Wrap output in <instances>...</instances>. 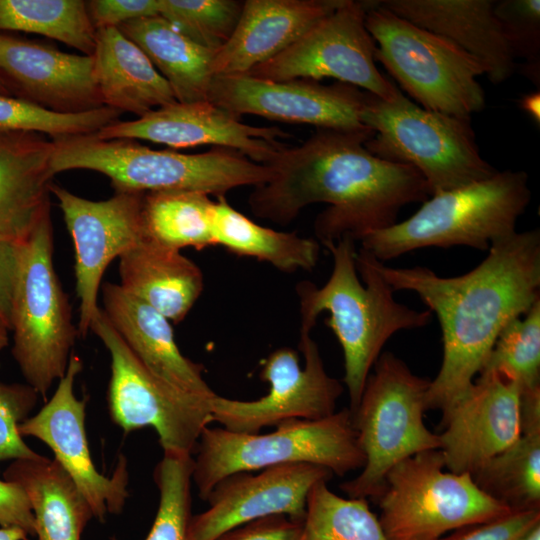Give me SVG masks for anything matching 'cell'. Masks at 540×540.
Listing matches in <instances>:
<instances>
[{"label":"cell","mask_w":540,"mask_h":540,"mask_svg":"<svg viewBox=\"0 0 540 540\" xmlns=\"http://www.w3.org/2000/svg\"><path fill=\"white\" fill-rule=\"evenodd\" d=\"M213 206L214 200L198 191L145 193L142 215L146 240L179 251L216 246Z\"/></svg>","instance_id":"31"},{"label":"cell","mask_w":540,"mask_h":540,"mask_svg":"<svg viewBox=\"0 0 540 540\" xmlns=\"http://www.w3.org/2000/svg\"><path fill=\"white\" fill-rule=\"evenodd\" d=\"M409 22L446 38L473 56L494 84L516 70L492 0H377Z\"/></svg>","instance_id":"24"},{"label":"cell","mask_w":540,"mask_h":540,"mask_svg":"<svg viewBox=\"0 0 540 540\" xmlns=\"http://www.w3.org/2000/svg\"><path fill=\"white\" fill-rule=\"evenodd\" d=\"M53 140L0 130V242L19 245L50 212Z\"/></svg>","instance_id":"25"},{"label":"cell","mask_w":540,"mask_h":540,"mask_svg":"<svg viewBox=\"0 0 540 540\" xmlns=\"http://www.w3.org/2000/svg\"><path fill=\"white\" fill-rule=\"evenodd\" d=\"M117 28L146 54L177 102L207 100L216 51L197 44L159 15L138 18Z\"/></svg>","instance_id":"29"},{"label":"cell","mask_w":540,"mask_h":540,"mask_svg":"<svg viewBox=\"0 0 540 540\" xmlns=\"http://www.w3.org/2000/svg\"><path fill=\"white\" fill-rule=\"evenodd\" d=\"M0 78L11 96L47 110L75 114L104 107L92 55L0 32Z\"/></svg>","instance_id":"21"},{"label":"cell","mask_w":540,"mask_h":540,"mask_svg":"<svg viewBox=\"0 0 540 540\" xmlns=\"http://www.w3.org/2000/svg\"><path fill=\"white\" fill-rule=\"evenodd\" d=\"M163 452L153 474L159 506L145 540H189L194 458L186 453Z\"/></svg>","instance_id":"36"},{"label":"cell","mask_w":540,"mask_h":540,"mask_svg":"<svg viewBox=\"0 0 540 540\" xmlns=\"http://www.w3.org/2000/svg\"><path fill=\"white\" fill-rule=\"evenodd\" d=\"M0 95L11 96L10 92L6 88V86L3 83V81L1 80V78H0Z\"/></svg>","instance_id":"50"},{"label":"cell","mask_w":540,"mask_h":540,"mask_svg":"<svg viewBox=\"0 0 540 540\" xmlns=\"http://www.w3.org/2000/svg\"><path fill=\"white\" fill-rule=\"evenodd\" d=\"M366 9V1L343 0L287 49L246 74L277 81L334 78L385 101L396 99L402 92L376 67Z\"/></svg>","instance_id":"13"},{"label":"cell","mask_w":540,"mask_h":540,"mask_svg":"<svg viewBox=\"0 0 540 540\" xmlns=\"http://www.w3.org/2000/svg\"><path fill=\"white\" fill-rule=\"evenodd\" d=\"M4 480L17 483L25 492L35 521L37 540H81L93 512L71 477L53 458L12 461Z\"/></svg>","instance_id":"28"},{"label":"cell","mask_w":540,"mask_h":540,"mask_svg":"<svg viewBox=\"0 0 540 540\" xmlns=\"http://www.w3.org/2000/svg\"><path fill=\"white\" fill-rule=\"evenodd\" d=\"M530 199L526 172L496 171L486 179L431 195L409 218L364 237L361 248L381 262L427 247L488 251L516 232Z\"/></svg>","instance_id":"5"},{"label":"cell","mask_w":540,"mask_h":540,"mask_svg":"<svg viewBox=\"0 0 540 540\" xmlns=\"http://www.w3.org/2000/svg\"><path fill=\"white\" fill-rule=\"evenodd\" d=\"M38 395L28 384H0V462L38 455L19 432L20 424L35 408Z\"/></svg>","instance_id":"40"},{"label":"cell","mask_w":540,"mask_h":540,"mask_svg":"<svg viewBox=\"0 0 540 540\" xmlns=\"http://www.w3.org/2000/svg\"><path fill=\"white\" fill-rule=\"evenodd\" d=\"M439 449L408 457L392 467L373 500L388 540H439L511 510L485 494L469 473L445 470Z\"/></svg>","instance_id":"11"},{"label":"cell","mask_w":540,"mask_h":540,"mask_svg":"<svg viewBox=\"0 0 540 540\" xmlns=\"http://www.w3.org/2000/svg\"><path fill=\"white\" fill-rule=\"evenodd\" d=\"M100 139L147 140L171 148L214 145L238 151L267 165L285 147L288 136L278 127L244 124L239 117L208 100L175 102L132 121H116L100 129Z\"/></svg>","instance_id":"19"},{"label":"cell","mask_w":540,"mask_h":540,"mask_svg":"<svg viewBox=\"0 0 540 540\" xmlns=\"http://www.w3.org/2000/svg\"><path fill=\"white\" fill-rule=\"evenodd\" d=\"M311 331L300 330L299 349L274 350L264 361L260 378L269 384L268 393L253 401L234 400L215 395L211 400L212 421L241 433H259L293 419L317 420L335 413L343 393L341 382L325 370L318 345Z\"/></svg>","instance_id":"14"},{"label":"cell","mask_w":540,"mask_h":540,"mask_svg":"<svg viewBox=\"0 0 540 540\" xmlns=\"http://www.w3.org/2000/svg\"><path fill=\"white\" fill-rule=\"evenodd\" d=\"M53 143V176L73 169L96 171L110 179L115 192L198 191L220 197L237 187L262 185L272 176L268 165L227 148L183 154L130 139H100L96 133Z\"/></svg>","instance_id":"4"},{"label":"cell","mask_w":540,"mask_h":540,"mask_svg":"<svg viewBox=\"0 0 540 540\" xmlns=\"http://www.w3.org/2000/svg\"><path fill=\"white\" fill-rule=\"evenodd\" d=\"M0 526L18 527L35 536V521L24 490L15 482L0 480Z\"/></svg>","instance_id":"44"},{"label":"cell","mask_w":540,"mask_h":540,"mask_svg":"<svg viewBox=\"0 0 540 540\" xmlns=\"http://www.w3.org/2000/svg\"><path fill=\"white\" fill-rule=\"evenodd\" d=\"M212 223L215 245L282 272L311 271L319 260L320 243L315 238L261 226L234 209L225 196L214 201Z\"/></svg>","instance_id":"30"},{"label":"cell","mask_w":540,"mask_h":540,"mask_svg":"<svg viewBox=\"0 0 540 540\" xmlns=\"http://www.w3.org/2000/svg\"><path fill=\"white\" fill-rule=\"evenodd\" d=\"M75 249V290L80 301L78 335L86 336L100 308L101 280L108 265L146 241L142 192H115L102 201L82 198L51 183Z\"/></svg>","instance_id":"15"},{"label":"cell","mask_w":540,"mask_h":540,"mask_svg":"<svg viewBox=\"0 0 540 540\" xmlns=\"http://www.w3.org/2000/svg\"><path fill=\"white\" fill-rule=\"evenodd\" d=\"M332 475L330 470L308 463L231 474L209 493L208 508L192 516L189 540H216L238 526L276 515L302 522L310 490Z\"/></svg>","instance_id":"18"},{"label":"cell","mask_w":540,"mask_h":540,"mask_svg":"<svg viewBox=\"0 0 540 540\" xmlns=\"http://www.w3.org/2000/svg\"><path fill=\"white\" fill-rule=\"evenodd\" d=\"M92 57L104 106L140 118L177 102L168 82L146 54L117 27L97 29Z\"/></svg>","instance_id":"26"},{"label":"cell","mask_w":540,"mask_h":540,"mask_svg":"<svg viewBox=\"0 0 540 540\" xmlns=\"http://www.w3.org/2000/svg\"><path fill=\"white\" fill-rule=\"evenodd\" d=\"M19 245L0 242V321L10 330L11 303Z\"/></svg>","instance_id":"45"},{"label":"cell","mask_w":540,"mask_h":540,"mask_svg":"<svg viewBox=\"0 0 540 540\" xmlns=\"http://www.w3.org/2000/svg\"><path fill=\"white\" fill-rule=\"evenodd\" d=\"M366 29L380 62L424 109L471 119L485 106L483 66L446 38L366 1Z\"/></svg>","instance_id":"10"},{"label":"cell","mask_w":540,"mask_h":540,"mask_svg":"<svg viewBox=\"0 0 540 540\" xmlns=\"http://www.w3.org/2000/svg\"><path fill=\"white\" fill-rule=\"evenodd\" d=\"M101 290L110 324L154 376L188 394L206 399L216 395L202 376L203 366L181 353L168 319L119 284L106 282Z\"/></svg>","instance_id":"23"},{"label":"cell","mask_w":540,"mask_h":540,"mask_svg":"<svg viewBox=\"0 0 540 540\" xmlns=\"http://www.w3.org/2000/svg\"><path fill=\"white\" fill-rule=\"evenodd\" d=\"M344 237L325 245L333 259L327 282L321 287L299 282L301 328L311 331L319 314L328 312L325 324L337 337L344 357V384L353 413L366 380L386 342L401 330L425 327L432 313L399 303L394 291L378 269V259L356 249Z\"/></svg>","instance_id":"3"},{"label":"cell","mask_w":540,"mask_h":540,"mask_svg":"<svg viewBox=\"0 0 540 540\" xmlns=\"http://www.w3.org/2000/svg\"><path fill=\"white\" fill-rule=\"evenodd\" d=\"M242 5L234 0H159V16L197 44L217 51L232 35Z\"/></svg>","instance_id":"38"},{"label":"cell","mask_w":540,"mask_h":540,"mask_svg":"<svg viewBox=\"0 0 540 540\" xmlns=\"http://www.w3.org/2000/svg\"><path fill=\"white\" fill-rule=\"evenodd\" d=\"M520 108L524 110L539 125L540 123L539 91L524 95L520 100Z\"/></svg>","instance_id":"46"},{"label":"cell","mask_w":540,"mask_h":540,"mask_svg":"<svg viewBox=\"0 0 540 540\" xmlns=\"http://www.w3.org/2000/svg\"><path fill=\"white\" fill-rule=\"evenodd\" d=\"M328 481L309 492L299 540H388L365 498H343Z\"/></svg>","instance_id":"34"},{"label":"cell","mask_w":540,"mask_h":540,"mask_svg":"<svg viewBox=\"0 0 540 540\" xmlns=\"http://www.w3.org/2000/svg\"><path fill=\"white\" fill-rule=\"evenodd\" d=\"M429 385L395 354H380L352 413L365 464L358 476L340 485L349 498L374 499L392 467L440 448L438 434L424 423Z\"/></svg>","instance_id":"8"},{"label":"cell","mask_w":540,"mask_h":540,"mask_svg":"<svg viewBox=\"0 0 540 540\" xmlns=\"http://www.w3.org/2000/svg\"><path fill=\"white\" fill-rule=\"evenodd\" d=\"M195 453L192 481L203 500L218 482L238 472L308 463L344 476L365 464L349 408L322 419L284 421L266 434L207 426Z\"/></svg>","instance_id":"6"},{"label":"cell","mask_w":540,"mask_h":540,"mask_svg":"<svg viewBox=\"0 0 540 540\" xmlns=\"http://www.w3.org/2000/svg\"><path fill=\"white\" fill-rule=\"evenodd\" d=\"M366 92L345 84L323 85L310 79L270 80L248 74L214 76L207 100L239 117L308 124L318 129H370L360 114Z\"/></svg>","instance_id":"16"},{"label":"cell","mask_w":540,"mask_h":540,"mask_svg":"<svg viewBox=\"0 0 540 540\" xmlns=\"http://www.w3.org/2000/svg\"><path fill=\"white\" fill-rule=\"evenodd\" d=\"M8 344V328L0 321V351Z\"/></svg>","instance_id":"48"},{"label":"cell","mask_w":540,"mask_h":540,"mask_svg":"<svg viewBox=\"0 0 540 540\" xmlns=\"http://www.w3.org/2000/svg\"><path fill=\"white\" fill-rule=\"evenodd\" d=\"M378 269L394 292L416 293L439 321L443 359L426 405L444 411L471 386L504 327L540 299V231H516L495 242L481 263L458 276L380 260Z\"/></svg>","instance_id":"2"},{"label":"cell","mask_w":540,"mask_h":540,"mask_svg":"<svg viewBox=\"0 0 540 540\" xmlns=\"http://www.w3.org/2000/svg\"><path fill=\"white\" fill-rule=\"evenodd\" d=\"M121 114L106 106L83 113H56L16 97L0 95V130L35 132L52 140L97 133L118 121Z\"/></svg>","instance_id":"37"},{"label":"cell","mask_w":540,"mask_h":540,"mask_svg":"<svg viewBox=\"0 0 540 540\" xmlns=\"http://www.w3.org/2000/svg\"><path fill=\"white\" fill-rule=\"evenodd\" d=\"M360 118L374 132L365 142L367 150L415 168L431 195L496 172L480 154L471 119L424 109L402 93L385 101L367 92Z\"/></svg>","instance_id":"7"},{"label":"cell","mask_w":540,"mask_h":540,"mask_svg":"<svg viewBox=\"0 0 540 540\" xmlns=\"http://www.w3.org/2000/svg\"><path fill=\"white\" fill-rule=\"evenodd\" d=\"M0 540H30L29 535L18 527H1Z\"/></svg>","instance_id":"47"},{"label":"cell","mask_w":540,"mask_h":540,"mask_svg":"<svg viewBox=\"0 0 540 540\" xmlns=\"http://www.w3.org/2000/svg\"><path fill=\"white\" fill-rule=\"evenodd\" d=\"M82 369V361L72 354L50 400L20 424L19 432L22 437H34L50 448L54 459L87 500L94 518L103 522L108 514L123 511L129 497V475L123 455L111 476L101 474L94 465L85 428L86 400L74 393L75 380Z\"/></svg>","instance_id":"17"},{"label":"cell","mask_w":540,"mask_h":540,"mask_svg":"<svg viewBox=\"0 0 540 540\" xmlns=\"http://www.w3.org/2000/svg\"><path fill=\"white\" fill-rule=\"evenodd\" d=\"M343 0H247L212 61V74H246L292 45Z\"/></svg>","instance_id":"22"},{"label":"cell","mask_w":540,"mask_h":540,"mask_svg":"<svg viewBox=\"0 0 540 540\" xmlns=\"http://www.w3.org/2000/svg\"><path fill=\"white\" fill-rule=\"evenodd\" d=\"M540 523V510L511 511L489 522L456 529L439 540H522Z\"/></svg>","instance_id":"41"},{"label":"cell","mask_w":540,"mask_h":540,"mask_svg":"<svg viewBox=\"0 0 540 540\" xmlns=\"http://www.w3.org/2000/svg\"><path fill=\"white\" fill-rule=\"evenodd\" d=\"M481 373L515 382L520 393L540 390V299L504 327Z\"/></svg>","instance_id":"35"},{"label":"cell","mask_w":540,"mask_h":540,"mask_svg":"<svg viewBox=\"0 0 540 540\" xmlns=\"http://www.w3.org/2000/svg\"><path fill=\"white\" fill-rule=\"evenodd\" d=\"M373 134L318 129L301 145L285 146L267 164L271 178L250 194L251 211L286 225L306 206L326 203L314 222L315 239L323 246L344 237L360 242L392 226L404 206L423 203L431 193L415 168L367 150Z\"/></svg>","instance_id":"1"},{"label":"cell","mask_w":540,"mask_h":540,"mask_svg":"<svg viewBox=\"0 0 540 540\" xmlns=\"http://www.w3.org/2000/svg\"><path fill=\"white\" fill-rule=\"evenodd\" d=\"M522 540H540V523L533 527Z\"/></svg>","instance_id":"49"},{"label":"cell","mask_w":540,"mask_h":540,"mask_svg":"<svg viewBox=\"0 0 540 540\" xmlns=\"http://www.w3.org/2000/svg\"><path fill=\"white\" fill-rule=\"evenodd\" d=\"M471 477L479 489L511 511L540 510V425L522 427L514 443Z\"/></svg>","instance_id":"32"},{"label":"cell","mask_w":540,"mask_h":540,"mask_svg":"<svg viewBox=\"0 0 540 540\" xmlns=\"http://www.w3.org/2000/svg\"><path fill=\"white\" fill-rule=\"evenodd\" d=\"M10 330L12 355L28 385L46 397L66 373L78 330L53 264V225L48 212L19 244Z\"/></svg>","instance_id":"9"},{"label":"cell","mask_w":540,"mask_h":540,"mask_svg":"<svg viewBox=\"0 0 540 540\" xmlns=\"http://www.w3.org/2000/svg\"><path fill=\"white\" fill-rule=\"evenodd\" d=\"M442 414L437 434L445 467L471 475L520 436V388L496 373H481Z\"/></svg>","instance_id":"20"},{"label":"cell","mask_w":540,"mask_h":540,"mask_svg":"<svg viewBox=\"0 0 540 540\" xmlns=\"http://www.w3.org/2000/svg\"><path fill=\"white\" fill-rule=\"evenodd\" d=\"M35 33L92 55L97 30L83 0H0V32Z\"/></svg>","instance_id":"33"},{"label":"cell","mask_w":540,"mask_h":540,"mask_svg":"<svg viewBox=\"0 0 540 540\" xmlns=\"http://www.w3.org/2000/svg\"><path fill=\"white\" fill-rule=\"evenodd\" d=\"M87 7L96 30L159 15V0H92Z\"/></svg>","instance_id":"42"},{"label":"cell","mask_w":540,"mask_h":540,"mask_svg":"<svg viewBox=\"0 0 540 540\" xmlns=\"http://www.w3.org/2000/svg\"><path fill=\"white\" fill-rule=\"evenodd\" d=\"M494 13L514 58H521V72L540 84V1H495Z\"/></svg>","instance_id":"39"},{"label":"cell","mask_w":540,"mask_h":540,"mask_svg":"<svg viewBox=\"0 0 540 540\" xmlns=\"http://www.w3.org/2000/svg\"><path fill=\"white\" fill-rule=\"evenodd\" d=\"M92 331L111 357L107 402L112 421L126 433L151 426L163 451L193 454L212 422L211 399L182 392L154 376L110 324L103 310Z\"/></svg>","instance_id":"12"},{"label":"cell","mask_w":540,"mask_h":540,"mask_svg":"<svg viewBox=\"0 0 540 540\" xmlns=\"http://www.w3.org/2000/svg\"><path fill=\"white\" fill-rule=\"evenodd\" d=\"M120 287L171 323L181 322L204 287L200 268L171 249L144 241L119 258Z\"/></svg>","instance_id":"27"},{"label":"cell","mask_w":540,"mask_h":540,"mask_svg":"<svg viewBox=\"0 0 540 540\" xmlns=\"http://www.w3.org/2000/svg\"><path fill=\"white\" fill-rule=\"evenodd\" d=\"M301 525L287 516H270L238 526L216 540H299Z\"/></svg>","instance_id":"43"}]
</instances>
